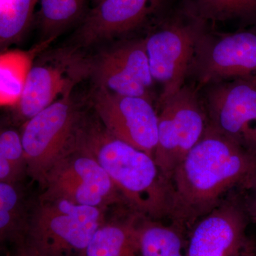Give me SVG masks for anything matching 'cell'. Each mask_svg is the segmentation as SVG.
I'll use <instances>...</instances> for the list:
<instances>
[{"label":"cell","instance_id":"7402d4cb","mask_svg":"<svg viewBox=\"0 0 256 256\" xmlns=\"http://www.w3.org/2000/svg\"><path fill=\"white\" fill-rule=\"evenodd\" d=\"M12 256H44L28 242L18 246Z\"/></svg>","mask_w":256,"mask_h":256},{"label":"cell","instance_id":"ac0fdd59","mask_svg":"<svg viewBox=\"0 0 256 256\" xmlns=\"http://www.w3.org/2000/svg\"><path fill=\"white\" fill-rule=\"evenodd\" d=\"M38 0H0V44L6 48L21 40L31 24Z\"/></svg>","mask_w":256,"mask_h":256},{"label":"cell","instance_id":"ba28073f","mask_svg":"<svg viewBox=\"0 0 256 256\" xmlns=\"http://www.w3.org/2000/svg\"><path fill=\"white\" fill-rule=\"evenodd\" d=\"M92 102L101 124L111 134L154 159L158 114L149 98L118 95L96 86Z\"/></svg>","mask_w":256,"mask_h":256},{"label":"cell","instance_id":"e0dca14e","mask_svg":"<svg viewBox=\"0 0 256 256\" xmlns=\"http://www.w3.org/2000/svg\"><path fill=\"white\" fill-rule=\"evenodd\" d=\"M31 212H28L18 183L0 182L1 242H26Z\"/></svg>","mask_w":256,"mask_h":256},{"label":"cell","instance_id":"52a82bcc","mask_svg":"<svg viewBox=\"0 0 256 256\" xmlns=\"http://www.w3.org/2000/svg\"><path fill=\"white\" fill-rule=\"evenodd\" d=\"M160 105L154 160L170 184L176 166L204 134L206 118L194 94L186 87Z\"/></svg>","mask_w":256,"mask_h":256},{"label":"cell","instance_id":"9c48e42d","mask_svg":"<svg viewBox=\"0 0 256 256\" xmlns=\"http://www.w3.org/2000/svg\"><path fill=\"white\" fill-rule=\"evenodd\" d=\"M90 76L97 86L121 96L149 98L154 79L146 40L124 42L90 58Z\"/></svg>","mask_w":256,"mask_h":256},{"label":"cell","instance_id":"3957f363","mask_svg":"<svg viewBox=\"0 0 256 256\" xmlns=\"http://www.w3.org/2000/svg\"><path fill=\"white\" fill-rule=\"evenodd\" d=\"M104 210L40 196L31 212L26 242L44 256L84 254L96 230L105 222Z\"/></svg>","mask_w":256,"mask_h":256},{"label":"cell","instance_id":"8992f818","mask_svg":"<svg viewBox=\"0 0 256 256\" xmlns=\"http://www.w3.org/2000/svg\"><path fill=\"white\" fill-rule=\"evenodd\" d=\"M44 186L42 196L104 210L122 197L97 160L76 146L52 168Z\"/></svg>","mask_w":256,"mask_h":256},{"label":"cell","instance_id":"cb8c5ba5","mask_svg":"<svg viewBox=\"0 0 256 256\" xmlns=\"http://www.w3.org/2000/svg\"><path fill=\"white\" fill-rule=\"evenodd\" d=\"M240 256H256L255 248L252 244H250L248 248L242 252V255Z\"/></svg>","mask_w":256,"mask_h":256},{"label":"cell","instance_id":"603a6c76","mask_svg":"<svg viewBox=\"0 0 256 256\" xmlns=\"http://www.w3.org/2000/svg\"><path fill=\"white\" fill-rule=\"evenodd\" d=\"M252 188H254V194H252V201L249 205V212L252 218L256 220V176L252 180V183L249 185Z\"/></svg>","mask_w":256,"mask_h":256},{"label":"cell","instance_id":"2e32d148","mask_svg":"<svg viewBox=\"0 0 256 256\" xmlns=\"http://www.w3.org/2000/svg\"><path fill=\"white\" fill-rule=\"evenodd\" d=\"M136 218L110 223L98 228L84 256H139Z\"/></svg>","mask_w":256,"mask_h":256},{"label":"cell","instance_id":"d6986e66","mask_svg":"<svg viewBox=\"0 0 256 256\" xmlns=\"http://www.w3.org/2000/svg\"><path fill=\"white\" fill-rule=\"evenodd\" d=\"M28 174L21 132L13 129L0 134V182L18 183Z\"/></svg>","mask_w":256,"mask_h":256},{"label":"cell","instance_id":"5bb4252c","mask_svg":"<svg viewBox=\"0 0 256 256\" xmlns=\"http://www.w3.org/2000/svg\"><path fill=\"white\" fill-rule=\"evenodd\" d=\"M202 57V82L237 77L256 80V32L227 35L210 45Z\"/></svg>","mask_w":256,"mask_h":256},{"label":"cell","instance_id":"7c38bea8","mask_svg":"<svg viewBox=\"0 0 256 256\" xmlns=\"http://www.w3.org/2000/svg\"><path fill=\"white\" fill-rule=\"evenodd\" d=\"M247 218L242 207L226 202L195 224L186 256H240L252 244L246 238Z\"/></svg>","mask_w":256,"mask_h":256},{"label":"cell","instance_id":"6da1fadb","mask_svg":"<svg viewBox=\"0 0 256 256\" xmlns=\"http://www.w3.org/2000/svg\"><path fill=\"white\" fill-rule=\"evenodd\" d=\"M256 176V154L212 124L172 176L168 216L178 228L190 226L228 190L250 185Z\"/></svg>","mask_w":256,"mask_h":256},{"label":"cell","instance_id":"44dd1931","mask_svg":"<svg viewBox=\"0 0 256 256\" xmlns=\"http://www.w3.org/2000/svg\"><path fill=\"white\" fill-rule=\"evenodd\" d=\"M208 14L218 18L256 14V0H200Z\"/></svg>","mask_w":256,"mask_h":256},{"label":"cell","instance_id":"ffe728a7","mask_svg":"<svg viewBox=\"0 0 256 256\" xmlns=\"http://www.w3.org/2000/svg\"><path fill=\"white\" fill-rule=\"evenodd\" d=\"M85 0H40V22L48 38L76 21L82 14Z\"/></svg>","mask_w":256,"mask_h":256},{"label":"cell","instance_id":"5b68a950","mask_svg":"<svg viewBox=\"0 0 256 256\" xmlns=\"http://www.w3.org/2000/svg\"><path fill=\"white\" fill-rule=\"evenodd\" d=\"M90 76V58L77 46L52 50L34 62L18 105V114L28 120L56 100L70 95L75 86Z\"/></svg>","mask_w":256,"mask_h":256},{"label":"cell","instance_id":"8fae6325","mask_svg":"<svg viewBox=\"0 0 256 256\" xmlns=\"http://www.w3.org/2000/svg\"><path fill=\"white\" fill-rule=\"evenodd\" d=\"M208 104L212 126L256 154V80L240 79L215 88Z\"/></svg>","mask_w":256,"mask_h":256},{"label":"cell","instance_id":"277c9868","mask_svg":"<svg viewBox=\"0 0 256 256\" xmlns=\"http://www.w3.org/2000/svg\"><path fill=\"white\" fill-rule=\"evenodd\" d=\"M82 124V114L72 94L25 121L21 134L28 176L44 186L52 168L75 149Z\"/></svg>","mask_w":256,"mask_h":256},{"label":"cell","instance_id":"9a60e30c","mask_svg":"<svg viewBox=\"0 0 256 256\" xmlns=\"http://www.w3.org/2000/svg\"><path fill=\"white\" fill-rule=\"evenodd\" d=\"M31 50H4L0 56V102L2 106H16L22 96L26 79L35 57L46 48L53 38Z\"/></svg>","mask_w":256,"mask_h":256},{"label":"cell","instance_id":"7a4b0ae2","mask_svg":"<svg viewBox=\"0 0 256 256\" xmlns=\"http://www.w3.org/2000/svg\"><path fill=\"white\" fill-rule=\"evenodd\" d=\"M76 146L97 160L140 214L154 218L169 214L170 184L154 158L114 137L102 124H82Z\"/></svg>","mask_w":256,"mask_h":256},{"label":"cell","instance_id":"d4e9b609","mask_svg":"<svg viewBox=\"0 0 256 256\" xmlns=\"http://www.w3.org/2000/svg\"><path fill=\"white\" fill-rule=\"evenodd\" d=\"M102 1H104V0H95L96 4H98V3L101 2Z\"/></svg>","mask_w":256,"mask_h":256},{"label":"cell","instance_id":"30bf717a","mask_svg":"<svg viewBox=\"0 0 256 256\" xmlns=\"http://www.w3.org/2000/svg\"><path fill=\"white\" fill-rule=\"evenodd\" d=\"M144 40L152 76L162 85L161 104L184 87L196 50L197 35L188 26L172 25Z\"/></svg>","mask_w":256,"mask_h":256},{"label":"cell","instance_id":"4fadbf2b","mask_svg":"<svg viewBox=\"0 0 256 256\" xmlns=\"http://www.w3.org/2000/svg\"><path fill=\"white\" fill-rule=\"evenodd\" d=\"M159 0H104L96 4L78 28V48L92 46L137 28Z\"/></svg>","mask_w":256,"mask_h":256}]
</instances>
